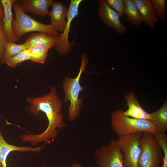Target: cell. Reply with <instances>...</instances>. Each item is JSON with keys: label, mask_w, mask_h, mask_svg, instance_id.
Here are the masks:
<instances>
[{"label": "cell", "mask_w": 167, "mask_h": 167, "mask_svg": "<svg viewBox=\"0 0 167 167\" xmlns=\"http://www.w3.org/2000/svg\"><path fill=\"white\" fill-rule=\"evenodd\" d=\"M57 93L56 87L52 86L47 94L38 97L26 98V101L30 105L29 110L31 113L37 116L40 111L43 112L48 119V124L46 130L41 134H25L20 136L22 141L29 142L32 145L42 143L47 144L51 140L56 138L58 129L66 126L63 121L62 102Z\"/></svg>", "instance_id": "obj_1"}, {"label": "cell", "mask_w": 167, "mask_h": 167, "mask_svg": "<svg viewBox=\"0 0 167 167\" xmlns=\"http://www.w3.org/2000/svg\"><path fill=\"white\" fill-rule=\"evenodd\" d=\"M82 62L79 73L76 77L71 78L66 76L63 83V87L65 101H69L70 105L68 108V119L73 122L79 116L80 111L83 103V99L79 98L80 92L85 88L80 84L79 80L82 72L85 71L88 61L85 53L82 56Z\"/></svg>", "instance_id": "obj_2"}, {"label": "cell", "mask_w": 167, "mask_h": 167, "mask_svg": "<svg viewBox=\"0 0 167 167\" xmlns=\"http://www.w3.org/2000/svg\"><path fill=\"white\" fill-rule=\"evenodd\" d=\"M120 109L111 113V126L113 131L118 136L129 134L145 132L152 134L157 129L149 120L137 119L126 117Z\"/></svg>", "instance_id": "obj_3"}, {"label": "cell", "mask_w": 167, "mask_h": 167, "mask_svg": "<svg viewBox=\"0 0 167 167\" xmlns=\"http://www.w3.org/2000/svg\"><path fill=\"white\" fill-rule=\"evenodd\" d=\"M12 7L15 15L12 24V29L17 41L23 35L31 32H47L58 36H59V32L55 30L50 24L47 25L40 23L27 15L18 0H15Z\"/></svg>", "instance_id": "obj_4"}, {"label": "cell", "mask_w": 167, "mask_h": 167, "mask_svg": "<svg viewBox=\"0 0 167 167\" xmlns=\"http://www.w3.org/2000/svg\"><path fill=\"white\" fill-rule=\"evenodd\" d=\"M139 142L141 152L139 160V167H161L164 155L153 134L143 132Z\"/></svg>", "instance_id": "obj_5"}, {"label": "cell", "mask_w": 167, "mask_h": 167, "mask_svg": "<svg viewBox=\"0 0 167 167\" xmlns=\"http://www.w3.org/2000/svg\"><path fill=\"white\" fill-rule=\"evenodd\" d=\"M142 135L141 132L132 133L119 136L117 140L123 153L124 167H139V160L141 152L139 139Z\"/></svg>", "instance_id": "obj_6"}, {"label": "cell", "mask_w": 167, "mask_h": 167, "mask_svg": "<svg viewBox=\"0 0 167 167\" xmlns=\"http://www.w3.org/2000/svg\"><path fill=\"white\" fill-rule=\"evenodd\" d=\"M94 155L98 167H124L123 155L117 140L112 139L109 144L96 150Z\"/></svg>", "instance_id": "obj_7"}, {"label": "cell", "mask_w": 167, "mask_h": 167, "mask_svg": "<svg viewBox=\"0 0 167 167\" xmlns=\"http://www.w3.org/2000/svg\"><path fill=\"white\" fill-rule=\"evenodd\" d=\"M82 0H71L68 11L66 24L63 32L58 36L55 49L61 56L67 55L71 50L74 41L70 43L68 40L71 24L72 20L79 15V7Z\"/></svg>", "instance_id": "obj_8"}, {"label": "cell", "mask_w": 167, "mask_h": 167, "mask_svg": "<svg viewBox=\"0 0 167 167\" xmlns=\"http://www.w3.org/2000/svg\"><path fill=\"white\" fill-rule=\"evenodd\" d=\"M98 2L99 8L97 14L100 19L119 35L123 34L127 27L121 22L118 13L108 4L105 0H99Z\"/></svg>", "instance_id": "obj_9"}, {"label": "cell", "mask_w": 167, "mask_h": 167, "mask_svg": "<svg viewBox=\"0 0 167 167\" xmlns=\"http://www.w3.org/2000/svg\"><path fill=\"white\" fill-rule=\"evenodd\" d=\"M52 8L49 15L51 19V25L56 31L62 32L66 24L68 9L61 2H54Z\"/></svg>", "instance_id": "obj_10"}, {"label": "cell", "mask_w": 167, "mask_h": 167, "mask_svg": "<svg viewBox=\"0 0 167 167\" xmlns=\"http://www.w3.org/2000/svg\"><path fill=\"white\" fill-rule=\"evenodd\" d=\"M18 2L23 11L40 16L49 15L48 8L53 4V0H20Z\"/></svg>", "instance_id": "obj_11"}, {"label": "cell", "mask_w": 167, "mask_h": 167, "mask_svg": "<svg viewBox=\"0 0 167 167\" xmlns=\"http://www.w3.org/2000/svg\"><path fill=\"white\" fill-rule=\"evenodd\" d=\"M58 36L45 32H38L31 34L24 42L27 49L34 47H41L50 49L55 45Z\"/></svg>", "instance_id": "obj_12"}, {"label": "cell", "mask_w": 167, "mask_h": 167, "mask_svg": "<svg viewBox=\"0 0 167 167\" xmlns=\"http://www.w3.org/2000/svg\"><path fill=\"white\" fill-rule=\"evenodd\" d=\"M124 97L128 108L126 111H123L125 116L135 119L149 120V113L142 108L134 92H130Z\"/></svg>", "instance_id": "obj_13"}, {"label": "cell", "mask_w": 167, "mask_h": 167, "mask_svg": "<svg viewBox=\"0 0 167 167\" xmlns=\"http://www.w3.org/2000/svg\"><path fill=\"white\" fill-rule=\"evenodd\" d=\"M2 4L4 15L2 19L3 29L10 42L17 41L13 32L12 24L14 21L12 7L15 0H0Z\"/></svg>", "instance_id": "obj_14"}, {"label": "cell", "mask_w": 167, "mask_h": 167, "mask_svg": "<svg viewBox=\"0 0 167 167\" xmlns=\"http://www.w3.org/2000/svg\"><path fill=\"white\" fill-rule=\"evenodd\" d=\"M137 8L143 21L154 28L158 20L150 0H133Z\"/></svg>", "instance_id": "obj_15"}, {"label": "cell", "mask_w": 167, "mask_h": 167, "mask_svg": "<svg viewBox=\"0 0 167 167\" xmlns=\"http://www.w3.org/2000/svg\"><path fill=\"white\" fill-rule=\"evenodd\" d=\"M42 149L41 146L35 148L18 147L7 143L3 137L0 131V163L2 167H7L6 160L10 153L13 151L19 152H37Z\"/></svg>", "instance_id": "obj_16"}, {"label": "cell", "mask_w": 167, "mask_h": 167, "mask_svg": "<svg viewBox=\"0 0 167 167\" xmlns=\"http://www.w3.org/2000/svg\"><path fill=\"white\" fill-rule=\"evenodd\" d=\"M149 120L158 131L162 133L167 131V101L157 110L149 113Z\"/></svg>", "instance_id": "obj_17"}, {"label": "cell", "mask_w": 167, "mask_h": 167, "mask_svg": "<svg viewBox=\"0 0 167 167\" xmlns=\"http://www.w3.org/2000/svg\"><path fill=\"white\" fill-rule=\"evenodd\" d=\"M124 14L133 25L139 27L143 20L133 0H124Z\"/></svg>", "instance_id": "obj_18"}, {"label": "cell", "mask_w": 167, "mask_h": 167, "mask_svg": "<svg viewBox=\"0 0 167 167\" xmlns=\"http://www.w3.org/2000/svg\"><path fill=\"white\" fill-rule=\"evenodd\" d=\"M25 43L17 44L14 42L9 41L4 47L2 59V64H6L11 58L15 56L23 50L27 49Z\"/></svg>", "instance_id": "obj_19"}, {"label": "cell", "mask_w": 167, "mask_h": 167, "mask_svg": "<svg viewBox=\"0 0 167 167\" xmlns=\"http://www.w3.org/2000/svg\"><path fill=\"white\" fill-rule=\"evenodd\" d=\"M49 49L41 47H34L27 49L30 60L34 62L44 63L46 60Z\"/></svg>", "instance_id": "obj_20"}, {"label": "cell", "mask_w": 167, "mask_h": 167, "mask_svg": "<svg viewBox=\"0 0 167 167\" xmlns=\"http://www.w3.org/2000/svg\"><path fill=\"white\" fill-rule=\"evenodd\" d=\"M152 6L157 18L163 23L166 21V3L165 0H151Z\"/></svg>", "instance_id": "obj_21"}, {"label": "cell", "mask_w": 167, "mask_h": 167, "mask_svg": "<svg viewBox=\"0 0 167 167\" xmlns=\"http://www.w3.org/2000/svg\"><path fill=\"white\" fill-rule=\"evenodd\" d=\"M30 60V57L27 49L24 50L10 59L6 63L9 67L15 68L24 61Z\"/></svg>", "instance_id": "obj_22"}, {"label": "cell", "mask_w": 167, "mask_h": 167, "mask_svg": "<svg viewBox=\"0 0 167 167\" xmlns=\"http://www.w3.org/2000/svg\"><path fill=\"white\" fill-rule=\"evenodd\" d=\"M106 2L122 17L124 15V0H105Z\"/></svg>", "instance_id": "obj_23"}, {"label": "cell", "mask_w": 167, "mask_h": 167, "mask_svg": "<svg viewBox=\"0 0 167 167\" xmlns=\"http://www.w3.org/2000/svg\"><path fill=\"white\" fill-rule=\"evenodd\" d=\"M7 36L3 29L2 19H0V64H2V59L4 47L8 41Z\"/></svg>", "instance_id": "obj_24"}, {"label": "cell", "mask_w": 167, "mask_h": 167, "mask_svg": "<svg viewBox=\"0 0 167 167\" xmlns=\"http://www.w3.org/2000/svg\"><path fill=\"white\" fill-rule=\"evenodd\" d=\"M4 15V9L2 4L0 0V19H2Z\"/></svg>", "instance_id": "obj_25"}, {"label": "cell", "mask_w": 167, "mask_h": 167, "mask_svg": "<svg viewBox=\"0 0 167 167\" xmlns=\"http://www.w3.org/2000/svg\"><path fill=\"white\" fill-rule=\"evenodd\" d=\"M72 167H82V166L80 164L76 163L74 164L72 166Z\"/></svg>", "instance_id": "obj_26"}, {"label": "cell", "mask_w": 167, "mask_h": 167, "mask_svg": "<svg viewBox=\"0 0 167 167\" xmlns=\"http://www.w3.org/2000/svg\"><path fill=\"white\" fill-rule=\"evenodd\" d=\"M0 167H2L1 164L0 163Z\"/></svg>", "instance_id": "obj_27"}]
</instances>
